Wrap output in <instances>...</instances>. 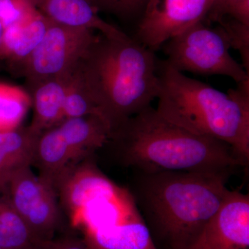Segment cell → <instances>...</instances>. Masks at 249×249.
Wrapping results in <instances>:
<instances>
[{
  "mask_svg": "<svg viewBox=\"0 0 249 249\" xmlns=\"http://www.w3.org/2000/svg\"><path fill=\"white\" fill-rule=\"evenodd\" d=\"M30 107L31 98L27 91L0 83V130L22 125Z\"/></svg>",
  "mask_w": 249,
  "mask_h": 249,
  "instance_id": "18",
  "label": "cell"
},
{
  "mask_svg": "<svg viewBox=\"0 0 249 249\" xmlns=\"http://www.w3.org/2000/svg\"><path fill=\"white\" fill-rule=\"evenodd\" d=\"M48 25V18L39 12L24 24L4 29L0 60L6 61L11 71L20 75L23 67L45 36Z\"/></svg>",
  "mask_w": 249,
  "mask_h": 249,
  "instance_id": "13",
  "label": "cell"
},
{
  "mask_svg": "<svg viewBox=\"0 0 249 249\" xmlns=\"http://www.w3.org/2000/svg\"><path fill=\"white\" fill-rule=\"evenodd\" d=\"M40 134L29 126L0 130V187L21 170L32 167Z\"/></svg>",
  "mask_w": 249,
  "mask_h": 249,
  "instance_id": "14",
  "label": "cell"
},
{
  "mask_svg": "<svg viewBox=\"0 0 249 249\" xmlns=\"http://www.w3.org/2000/svg\"><path fill=\"white\" fill-rule=\"evenodd\" d=\"M40 14L52 22L83 28L100 33L109 38L128 37L124 32L105 21L89 0H29Z\"/></svg>",
  "mask_w": 249,
  "mask_h": 249,
  "instance_id": "12",
  "label": "cell"
},
{
  "mask_svg": "<svg viewBox=\"0 0 249 249\" xmlns=\"http://www.w3.org/2000/svg\"><path fill=\"white\" fill-rule=\"evenodd\" d=\"M29 249H95L84 237L65 236L60 238L40 240Z\"/></svg>",
  "mask_w": 249,
  "mask_h": 249,
  "instance_id": "24",
  "label": "cell"
},
{
  "mask_svg": "<svg viewBox=\"0 0 249 249\" xmlns=\"http://www.w3.org/2000/svg\"><path fill=\"white\" fill-rule=\"evenodd\" d=\"M0 249H3L2 248H1V247H0Z\"/></svg>",
  "mask_w": 249,
  "mask_h": 249,
  "instance_id": "26",
  "label": "cell"
},
{
  "mask_svg": "<svg viewBox=\"0 0 249 249\" xmlns=\"http://www.w3.org/2000/svg\"><path fill=\"white\" fill-rule=\"evenodd\" d=\"M219 25L227 34L231 47L238 51L242 60V66L249 73V26L235 19L218 21Z\"/></svg>",
  "mask_w": 249,
  "mask_h": 249,
  "instance_id": "20",
  "label": "cell"
},
{
  "mask_svg": "<svg viewBox=\"0 0 249 249\" xmlns=\"http://www.w3.org/2000/svg\"><path fill=\"white\" fill-rule=\"evenodd\" d=\"M4 187L14 209L36 238H53L65 214L52 183L29 167L16 174Z\"/></svg>",
  "mask_w": 249,
  "mask_h": 249,
  "instance_id": "7",
  "label": "cell"
},
{
  "mask_svg": "<svg viewBox=\"0 0 249 249\" xmlns=\"http://www.w3.org/2000/svg\"><path fill=\"white\" fill-rule=\"evenodd\" d=\"M76 70L60 76L27 81L34 109L29 126L37 133L55 127L64 120V105Z\"/></svg>",
  "mask_w": 249,
  "mask_h": 249,
  "instance_id": "11",
  "label": "cell"
},
{
  "mask_svg": "<svg viewBox=\"0 0 249 249\" xmlns=\"http://www.w3.org/2000/svg\"><path fill=\"white\" fill-rule=\"evenodd\" d=\"M232 174L134 171L128 194L156 245L188 249L227 196Z\"/></svg>",
  "mask_w": 249,
  "mask_h": 249,
  "instance_id": "1",
  "label": "cell"
},
{
  "mask_svg": "<svg viewBox=\"0 0 249 249\" xmlns=\"http://www.w3.org/2000/svg\"><path fill=\"white\" fill-rule=\"evenodd\" d=\"M95 249H159L142 219L83 232Z\"/></svg>",
  "mask_w": 249,
  "mask_h": 249,
  "instance_id": "15",
  "label": "cell"
},
{
  "mask_svg": "<svg viewBox=\"0 0 249 249\" xmlns=\"http://www.w3.org/2000/svg\"><path fill=\"white\" fill-rule=\"evenodd\" d=\"M157 111L192 133L227 144L249 162V81L224 93L158 62Z\"/></svg>",
  "mask_w": 249,
  "mask_h": 249,
  "instance_id": "4",
  "label": "cell"
},
{
  "mask_svg": "<svg viewBox=\"0 0 249 249\" xmlns=\"http://www.w3.org/2000/svg\"><path fill=\"white\" fill-rule=\"evenodd\" d=\"M108 144L119 164L143 173H234L249 165L227 144L192 133L152 106L114 130Z\"/></svg>",
  "mask_w": 249,
  "mask_h": 249,
  "instance_id": "2",
  "label": "cell"
},
{
  "mask_svg": "<svg viewBox=\"0 0 249 249\" xmlns=\"http://www.w3.org/2000/svg\"><path fill=\"white\" fill-rule=\"evenodd\" d=\"M213 2V0H148L136 40L155 52L175 36L204 21Z\"/></svg>",
  "mask_w": 249,
  "mask_h": 249,
  "instance_id": "8",
  "label": "cell"
},
{
  "mask_svg": "<svg viewBox=\"0 0 249 249\" xmlns=\"http://www.w3.org/2000/svg\"><path fill=\"white\" fill-rule=\"evenodd\" d=\"M4 27L2 23L0 20V58H1V40H2L3 33H4Z\"/></svg>",
  "mask_w": 249,
  "mask_h": 249,
  "instance_id": "25",
  "label": "cell"
},
{
  "mask_svg": "<svg viewBox=\"0 0 249 249\" xmlns=\"http://www.w3.org/2000/svg\"><path fill=\"white\" fill-rule=\"evenodd\" d=\"M165 60L184 73L229 77L237 85L249 81V73L230 53L227 34L220 26L211 28L204 21L175 36L162 46Z\"/></svg>",
  "mask_w": 249,
  "mask_h": 249,
  "instance_id": "5",
  "label": "cell"
},
{
  "mask_svg": "<svg viewBox=\"0 0 249 249\" xmlns=\"http://www.w3.org/2000/svg\"><path fill=\"white\" fill-rule=\"evenodd\" d=\"M95 33L49 19L45 35L23 67L20 76L30 81L74 71L98 40L100 36Z\"/></svg>",
  "mask_w": 249,
  "mask_h": 249,
  "instance_id": "6",
  "label": "cell"
},
{
  "mask_svg": "<svg viewBox=\"0 0 249 249\" xmlns=\"http://www.w3.org/2000/svg\"><path fill=\"white\" fill-rule=\"evenodd\" d=\"M77 69L64 105V120L94 115L100 116L107 123L99 103L80 78Z\"/></svg>",
  "mask_w": 249,
  "mask_h": 249,
  "instance_id": "19",
  "label": "cell"
},
{
  "mask_svg": "<svg viewBox=\"0 0 249 249\" xmlns=\"http://www.w3.org/2000/svg\"><path fill=\"white\" fill-rule=\"evenodd\" d=\"M188 249H249V196L228 191Z\"/></svg>",
  "mask_w": 249,
  "mask_h": 249,
  "instance_id": "10",
  "label": "cell"
},
{
  "mask_svg": "<svg viewBox=\"0 0 249 249\" xmlns=\"http://www.w3.org/2000/svg\"><path fill=\"white\" fill-rule=\"evenodd\" d=\"M38 13L29 0H0V20L4 29L24 24Z\"/></svg>",
  "mask_w": 249,
  "mask_h": 249,
  "instance_id": "21",
  "label": "cell"
},
{
  "mask_svg": "<svg viewBox=\"0 0 249 249\" xmlns=\"http://www.w3.org/2000/svg\"><path fill=\"white\" fill-rule=\"evenodd\" d=\"M38 241L14 209L4 187H0V247L29 249Z\"/></svg>",
  "mask_w": 249,
  "mask_h": 249,
  "instance_id": "17",
  "label": "cell"
},
{
  "mask_svg": "<svg viewBox=\"0 0 249 249\" xmlns=\"http://www.w3.org/2000/svg\"><path fill=\"white\" fill-rule=\"evenodd\" d=\"M53 186L62 212L70 220L91 203L128 196L99 170L92 156L67 170Z\"/></svg>",
  "mask_w": 249,
  "mask_h": 249,
  "instance_id": "9",
  "label": "cell"
},
{
  "mask_svg": "<svg viewBox=\"0 0 249 249\" xmlns=\"http://www.w3.org/2000/svg\"><path fill=\"white\" fill-rule=\"evenodd\" d=\"M57 127L63 138L85 158L107 145L112 133L109 124L94 115L65 119Z\"/></svg>",
  "mask_w": 249,
  "mask_h": 249,
  "instance_id": "16",
  "label": "cell"
},
{
  "mask_svg": "<svg viewBox=\"0 0 249 249\" xmlns=\"http://www.w3.org/2000/svg\"><path fill=\"white\" fill-rule=\"evenodd\" d=\"M158 62L155 52L129 36L102 35L81 60L77 71L99 103L111 132L158 98Z\"/></svg>",
  "mask_w": 249,
  "mask_h": 249,
  "instance_id": "3",
  "label": "cell"
},
{
  "mask_svg": "<svg viewBox=\"0 0 249 249\" xmlns=\"http://www.w3.org/2000/svg\"><path fill=\"white\" fill-rule=\"evenodd\" d=\"M208 16L215 22L229 17L249 26V0H213Z\"/></svg>",
  "mask_w": 249,
  "mask_h": 249,
  "instance_id": "22",
  "label": "cell"
},
{
  "mask_svg": "<svg viewBox=\"0 0 249 249\" xmlns=\"http://www.w3.org/2000/svg\"><path fill=\"white\" fill-rule=\"evenodd\" d=\"M98 11L127 17L143 11L148 0H89Z\"/></svg>",
  "mask_w": 249,
  "mask_h": 249,
  "instance_id": "23",
  "label": "cell"
}]
</instances>
